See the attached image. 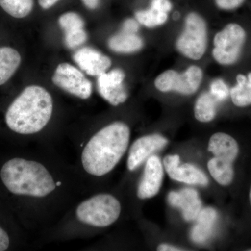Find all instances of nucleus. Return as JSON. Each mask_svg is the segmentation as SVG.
I'll use <instances>...</instances> for the list:
<instances>
[{
  "label": "nucleus",
  "mask_w": 251,
  "mask_h": 251,
  "mask_svg": "<svg viewBox=\"0 0 251 251\" xmlns=\"http://www.w3.org/2000/svg\"><path fill=\"white\" fill-rule=\"evenodd\" d=\"M163 179V169L158 156H150L147 161L145 171L138 185L137 195L140 199L154 197L159 192Z\"/></svg>",
  "instance_id": "13"
},
{
  "label": "nucleus",
  "mask_w": 251,
  "mask_h": 251,
  "mask_svg": "<svg viewBox=\"0 0 251 251\" xmlns=\"http://www.w3.org/2000/svg\"><path fill=\"white\" fill-rule=\"evenodd\" d=\"M82 1L90 9H97L99 4V0H82Z\"/></svg>",
  "instance_id": "31"
},
{
  "label": "nucleus",
  "mask_w": 251,
  "mask_h": 251,
  "mask_svg": "<svg viewBox=\"0 0 251 251\" xmlns=\"http://www.w3.org/2000/svg\"><path fill=\"white\" fill-rule=\"evenodd\" d=\"M60 27L64 31L66 45L70 49H75L83 44L87 39V34L84 29L82 18L75 12H68L59 18Z\"/></svg>",
  "instance_id": "16"
},
{
  "label": "nucleus",
  "mask_w": 251,
  "mask_h": 251,
  "mask_svg": "<svg viewBox=\"0 0 251 251\" xmlns=\"http://www.w3.org/2000/svg\"><path fill=\"white\" fill-rule=\"evenodd\" d=\"M247 34L244 28L230 23L216 34L212 54L221 65L228 66L237 62L245 44Z\"/></svg>",
  "instance_id": "7"
},
{
  "label": "nucleus",
  "mask_w": 251,
  "mask_h": 251,
  "mask_svg": "<svg viewBox=\"0 0 251 251\" xmlns=\"http://www.w3.org/2000/svg\"><path fill=\"white\" fill-rule=\"evenodd\" d=\"M168 140L159 134L145 135L135 140L130 147L127 168L130 171L136 170L153 153L164 148Z\"/></svg>",
  "instance_id": "12"
},
{
  "label": "nucleus",
  "mask_w": 251,
  "mask_h": 251,
  "mask_svg": "<svg viewBox=\"0 0 251 251\" xmlns=\"http://www.w3.org/2000/svg\"><path fill=\"white\" fill-rule=\"evenodd\" d=\"M59 0H39V4L44 9H49L54 4H57Z\"/></svg>",
  "instance_id": "30"
},
{
  "label": "nucleus",
  "mask_w": 251,
  "mask_h": 251,
  "mask_svg": "<svg viewBox=\"0 0 251 251\" xmlns=\"http://www.w3.org/2000/svg\"><path fill=\"white\" fill-rule=\"evenodd\" d=\"M53 112V100L40 86L26 87L8 108L6 122L19 134L31 135L45 128Z\"/></svg>",
  "instance_id": "2"
},
{
  "label": "nucleus",
  "mask_w": 251,
  "mask_h": 251,
  "mask_svg": "<svg viewBox=\"0 0 251 251\" xmlns=\"http://www.w3.org/2000/svg\"><path fill=\"white\" fill-rule=\"evenodd\" d=\"M237 85L231 89V99L237 107L244 108L251 105V84L243 74L237 76Z\"/></svg>",
  "instance_id": "21"
},
{
  "label": "nucleus",
  "mask_w": 251,
  "mask_h": 251,
  "mask_svg": "<svg viewBox=\"0 0 251 251\" xmlns=\"http://www.w3.org/2000/svg\"><path fill=\"white\" fill-rule=\"evenodd\" d=\"M138 21L134 19H128L124 23L122 31L130 33H137L139 29V25Z\"/></svg>",
  "instance_id": "27"
},
{
  "label": "nucleus",
  "mask_w": 251,
  "mask_h": 251,
  "mask_svg": "<svg viewBox=\"0 0 251 251\" xmlns=\"http://www.w3.org/2000/svg\"><path fill=\"white\" fill-rule=\"evenodd\" d=\"M130 136L129 127L121 122L99 130L82 150L81 161L85 171L96 176L112 171L126 151Z\"/></svg>",
  "instance_id": "1"
},
{
  "label": "nucleus",
  "mask_w": 251,
  "mask_h": 251,
  "mask_svg": "<svg viewBox=\"0 0 251 251\" xmlns=\"http://www.w3.org/2000/svg\"><path fill=\"white\" fill-rule=\"evenodd\" d=\"M248 81L251 84V73H249L247 75Z\"/></svg>",
  "instance_id": "32"
},
{
  "label": "nucleus",
  "mask_w": 251,
  "mask_h": 251,
  "mask_svg": "<svg viewBox=\"0 0 251 251\" xmlns=\"http://www.w3.org/2000/svg\"><path fill=\"white\" fill-rule=\"evenodd\" d=\"M143 39L136 33L121 31L108 41L110 49L120 53H131L140 50L143 47Z\"/></svg>",
  "instance_id": "18"
},
{
  "label": "nucleus",
  "mask_w": 251,
  "mask_h": 251,
  "mask_svg": "<svg viewBox=\"0 0 251 251\" xmlns=\"http://www.w3.org/2000/svg\"><path fill=\"white\" fill-rule=\"evenodd\" d=\"M245 0H215L218 7L223 10L237 9Z\"/></svg>",
  "instance_id": "25"
},
{
  "label": "nucleus",
  "mask_w": 251,
  "mask_h": 251,
  "mask_svg": "<svg viewBox=\"0 0 251 251\" xmlns=\"http://www.w3.org/2000/svg\"><path fill=\"white\" fill-rule=\"evenodd\" d=\"M165 169L172 179L191 185L205 186L209 183L207 176L198 167L189 163H180L178 155H168L163 159Z\"/></svg>",
  "instance_id": "11"
},
{
  "label": "nucleus",
  "mask_w": 251,
  "mask_h": 251,
  "mask_svg": "<svg viewBox=\"0 0 251 251\" xmlns=\"http://www.w3.org/2000/svg\"><path fill=\"white\" fill-rule=\"evenodd\" d=\"M217 219V213L211 207L202 209L196 218V224L191 230V237L193 242H206L212 235L214 224Z\"/></svg>",
  "instance_id": "17"
},
{
  "label": "nucleus",
  "mask_w": 251,
  "mask_h": 251,
  "mask_svg": "<svg viewBox=\"0 0 251 251\" xmlns=\"http://www.w3.org/2000/svg\"><path fill=\"white\" fill-rule=\"evenodd\" d=\"M0 6L12 17L23 18L32 11L34 0H0Z\"/></svg>",
  "instance_id": "22"
},
{
  "label": "nucleus",
  "mask_w": 251,
  "mask_h": 251,
  "mask_svg": "<svg viewBox=\"0 0 251 251\" xmlns=\"http://www.w3.org/2000/svg\"><path fill=\"white\" fill-rule=\"evenodd\" d=\"M219 103V100L210 92L201 94L195 105L194 114L196 120L204 123L212 121L216 117Z\"/></svg>",
  "instance_id": "20"
},
{
  "label": "nucleus",
  "mask_w": 251,
  "mask_h": 251,
  "mask_svg": "<svg viewBox=\"0 0 251 251\" xmlns=\"http://www.w3.org/2000/svg\"><path fill=\"white\" fill-rule=\"evenodd\" d=\"M52 80L59 88L80 99L90 98L92 93V82L78 69L68 63L59 64Z\"/></svg>",
  "instance_id": "9"
},
{
  "label": "nucleus",
  "mask_w": 251,
  "mask_h": 251,
  "mask_svg": "<svg viewBox=\"0 0 251 251\" xmlns=\"http://www.w3.org/2000/svg\"><path fill=\"white\" fill-rule=\"evenodd\" d=\"M9 235L0 227V251H6L9 247Z\"/></svg>",
  "instance_id": "28"
},
{
  "label": "nucleus",
  "mask_w": 251,
  "mask_h": 251,
  "mask_svg": "<svg viewBox=\"0 0 251 251\" xmlns=\"http://www.w3.org/2000/svg\"><path fill=\"white\" fill-rule=\"evenodd\" d=\"M73 59L81 70L91 76H99L106 72L112 64L108 57L91 48L79 50L74 53Z\"/></svg>",
  "instance_id": "14"
},
{
  "label": "nucleus",
  "mask_w": 251,
  "mask_h": 251,
  "mask_svg": "<svg viewBox=\"0 0 251 251\" xmlns=\"http://www.w3.org/2000/svg\"><path fill=\"white\" fill-rule=\"evenodd\" d=\"M249 198H250V202L251 204V189H250V193H249Z\"/></svg>",
  "instance_id": "33"
},
{
  "label": "nucleus",
  "mask_w": 251,
  "mask_h": 251,
  "mask_svg": "<svg viewBox=\"0 0 251 251\" xmlns=\"http://www.w3.org/2000/svg\"><path fill=\"white\" fill-rule=\"evenodd\" d=\"M208 151L214 155L207 163L211 176L221 186H229L234 179L233 163L239 152L237 140L226 133H216L209 140Z\"/></svg>",
  "instance_id": "4"
},
{
  "label": "nucleus",
  "mask_w": 251,
  "mask_h": 251,
  "mask_svg": "<svg viewBox=\"0 0 251 251\" xmlns=\"http://www.w3.org/2000/svg\"><path fill=\"white\" fill-rule=\"evenodd\" d=\"M207 29L204 18L196 13L188 15L184 31L176 41L180 53L192 60H199L205 53Z\"/></svg>",
  "instance_id": "6"
},
{
  "label": "nucleus",
  "mask_w": 251,
  "mask_h": 251,
  "mask_svg": "<svg viewBox=\"0 0 251 251\" xmlns=\"http://www.w3.org/2000/svg\"><path fill=\"white\" fill-rule=\"evenodd\" d=\"M151 6L166 13L170 12L172 9V4L169 0H152Z\"/></svg>",
  "instance_id": "26"
},
{
  "label": "nucleus",
  "mask_w": 251,
  "mask_h": 251,
  "mask_svg": "<svg viewBox=\"0 0 251 251\" xmlns=\"http://www.w3.org/2000/svg\"><path fill=\"white\" fill-rule=\"evenodd\" d=\"M168 200L172 206L179 208L183 217L187 221L196 220L202 210L201 198L193 188H186L178 191H172L168 195Z\"/></svg>",
  "instance_id": "15"
},
{
  "label": "nucleus",
  "mask_w": 251,
  "mask_h": 251,
  "mask_svg": "<svg viewBox=\"0 0 251 251\" xmlns=\"http://www.w3.org/2000/svg\"><path fill=\"white\" fill-rule=\"evenodd\" d=\"M203 73L201 67L191 66L184 72L167 70L154 81L155 87L162 92H176L184 95L194 94L202 82Z\"/></svg>",
  "instance_id": "8"
},
{
  "label": "nucleus",
  "mask_w": 251,
  "mask_h": 251,
  "mask_svg": "<svg viewBox=\"0 0 251 251\" xmlns=\"http://www.w3.org/2000/svg\"><path fill=\"white\" fill-rule=\"evenodd\" d=\"M0 175L10 192L18 196L44 198L56 188L52 175L44 165L25 158H15L5 163Z\"/></svg>",
  "instance_id": "3"
},
{
  "label": "nucleus",
  "mask_w": 251,
  "mask_h": 251,
  "mask_svg": "<svg viewBox=\"0 0 251 251\" xmlns=\"http://www.w3.org/2000/svg\"><path fill=\"white\" fill-rule=\"evenodd\" d=\"M125 78V73L119 69L103 73L98 76L99 94L114 106L125 103L128 99V93L124 84Z\"/></svg>",
  "instance_id": "10"
},
{
  "label": "nucleus",
  "mask_w": 251,
  "mask_h": 251,
  "mask_svg": "<svg viewBox=\"0 0 251 251\" xmlns=\"http://www.w3.org/2000/svg\"><path fill=\"white\" fill-rule=\"evenodd\" d=\"M21 62V54L9 47L0 48V85L13 76Z\"/></svg>",
  "instance_id": "19"
},
{
  "label": "nucleus",
  "mask_w": 251,
  "mask_h": 251,
  "mask_svg": "<svg viewBox=\"0 0 251 251\" xmlns=\"http://www.w3.org/2000/svg\"><path fill=\"white\" fill-rule=\"evenodd\" d=\"M209 92L221 103L227 98L229 92L228 87L221 79H216L211 82Z\"/></svg>",
  "instance_id": "24"
},
{
  "label": "nucleus",
  "mask_w": 251,
  "mask_h": 251,
  "mask_svg": "<svg viewBox=\"0 0 251 251\" xmlns=\"http://www.w3.org/2000/svg\"><path fill=\"white\" fill-rule=\"evenodd\" d=\"M135 18L138 23L145 27L152 28L164 24L168 20V13L151 6L150 9L135 13Z\"/></svg>",
  "instance_id": "23"
},
{
  "label": "nucleus",
  "mask_w": 251,
  "mask_h": 251,
  "mask_svg": "<svg viewBox=\"0 0 251 251\" xmlns=\"http://www.w3.org/2000/svg\"><path fill=\"white\" fill-rule=\"evenodd\" d=\"M157 251H184V249L181 248L174 247V246L170 245V244H162L157 247Z\"/></svg>",
  "instance_id": "29"
},
{
  "label": "nucleus",
  "mask_w": 251,
  "mask_h": 251,
  "mask_svg": "<svg viewBox=\"0 0 251 251\" xmlns=\"http://www.w3.org/2000/svg\"><path fill=\"white\" fill-rule=\"evenodd\" d=\"M249 251H251V249H250V250H249Z\"/></svg>",
  "instance_id": "34"
},
{
  "label": "nucleus",
  "mask_w": 251,
  "mask_h": 251,
  "mask_svg": "<svg viewBox=\"0 0 251 251\" xmlns=\"http://www.w3.org/2000/svg\"><path fill=\"white\" fill-rule=\"evenodd\" d=\"M121 210V204L116 198L107 193H100L81 202L75 214L82 224L105 227L119 219Z\"/></svg>",
  "instance_id": "5"
}]
</instances>
